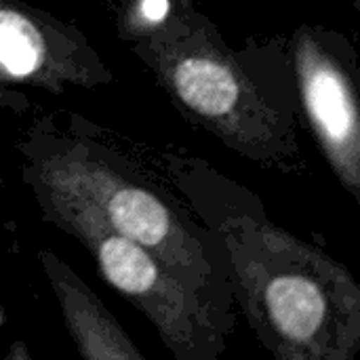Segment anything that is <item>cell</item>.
Here are the masks:
<instances>
[{"label": "cell", "instance_id": "6da1fadb", "mask_svg": "<svg viewBox=\"0 0 360 360\" xmlns=\"http://www.w3.org/2000/svg\"><path fill=\"white\" fill-rule=\"evenodd\" d=\"M124 150L213 232L234 306L274 359L359 356L360 285L342 262L274 224L255 192L209 160L133 141Z\"/></svg>", "mask_w": 360, "mask_h": 360}, {"label": "cell", "instance_id": "7a4b0ae2", "mask_svg": "<svg viewBox=\"0 0 360 360\" xmlns=\"http://www.w3.org/2000/svg\"><path fill=\"white\" fill-rule=\"evenodd\" d=\"M21 171L76 194L110 230L141 245L236 325L224 251L213 232L114 135L80 114H38L15 141Z\"/></svg>", "mask_w": 360, "mask_h": 360}, {"label": "cell", "instance_id": "3957f363", "mask_svg": "<svg viewBox=\"0 0 360 360\" xmlns=\"http://www.w3.org/2000/svg\"><path fill=\"white\" fill-rule=\"evenodd\" d=\"M154 74L177 112L238 156L287 175L304 171L297 103L266 86V51L253 55L226 44L194 0H175L167 17L129 44Z\"/></svg>", "mask_w": 360, "mask_h": 360}, {"label": "cell", "instance_id": "277c9868", "mask_svg": "<svg viewBox=\"0 0 360 360\" xmlns=\"http://www.w3.org/2000/svg\"><path fill=\"white\" fill-rule=\"evenodd\" d=\"M21 179L40 217L91 253L101 278L152 323L175 359L219 360L226 354L234 327L156 255L110 230L76 194L25 171Z\"/></svg>", "mask_w": 360, "mask_h": 360}, {"label": "cell", "instance_id": "5b68a950", "mask_svg": "<svg viewBox=\"0 0 360 360\" xmlns=\"http://www.w3.org/2000/svg\"><path fill=\"white\" fill-rule=\"evenodd\" d=\"M287 55L297 105L344 190L360 202L359 59L352 42L323 25L304 23Z\"/></svg>", "mask_w": 360, "mask_h": 360}, {"label": "cell", "instance_id": "8992f818", "mask_svg": "<svg viewBox=\"0 0 360 360\" xmlns=\"http://www.w3.org/2000/svg\"><path fill=\"white\" fill-rule=\"evenodd\" d=\"M112 80L78 25L21 0H0V84L61 95L68 86L91 91Z\"/></svg>", "mask_w": 360, "mask_h": 360}, {"label": "cell", "instance_id": "52a82bcc", "mask_svg": "<svg viewBox=\"0 0 360 360\" xmlns=\"http://www.w3.org/2000/svg\"><path fill=\"white\" fill-rule=\"evenodd\" d=\"M42 272L57 297L65 329L76 352L86 360H143L114 314L101 304L95 291L55 253L38 251Z\"/></svg>", "mask_w": 360, "mask_h": 360}, {"label": "cell", "instance_id": "ba28073f", "mask_svg": "<svg viewBox=\"0 0 360 360\" xmlns=\"http://www.w3.org/2000/svg\"><path fill=\"white\" fill-rule=\"evenodd\" d=\"M122 42L131 44L160 23L175 0H105Z\"/></svg>", "mask_w": 360, "mask_h": 360}, {"label": "cell", "instance_id": "9c48e42d", "mask_svg": "<svg viewBox=\"0 0 360 360\" xmlns=\"http://www.w3.org/2000/svg\"><path fill=\"white\" fill-rule=\"evenodd\" d=\"M352 4H354V8H360V0H352Z\"/></svg>", "mask_w": 360, "mask_h": 360}]
</instances>
